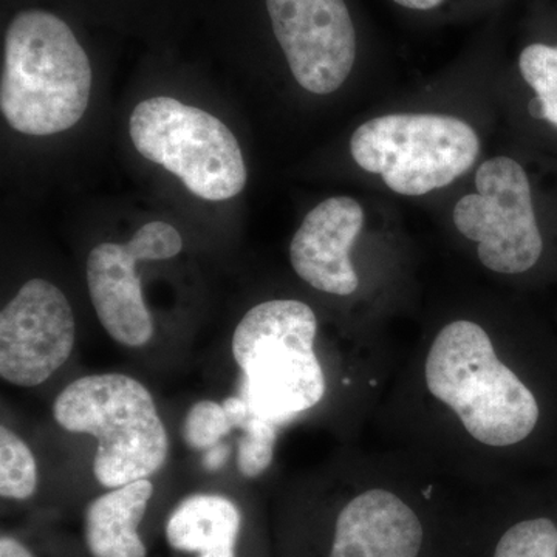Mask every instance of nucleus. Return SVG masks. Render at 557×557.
Returning a JSON list of instances; mask_svg holds the SVG:
<instances>
[{
  "label": "nucleus",
  "instance_id": "8",
  "mask_svg": "<svg viewBox=\"0 0 557 557\" xmlns=\"http://www.w3.org/2000/svg\"><path fill=\"white\" fill-rule=\"evenodd\" d=\"M75 341L67 296L46 278H32L0 313V376L13 386H39L69 361Z\"/></svg>",
  "mask_w": 557,
  "mask_h": 557
},
{
  "label": "nucleus",
  "instance_id": "3",
  "mask_svg": "<svg viewBox=\"0 0 557 557\" xmlns=\"http://www.w3.org/2000/svg\"><path fill=\"white\" fill-rule=\"evenodd\" d=\"M317 333V314L295 299L267 300L240 319L231 350L251 417L278 426L321 403L325 376Z\"/></svg>",
  "mask_w": 557,
  "mask_h": 557
},
{
  "label": "nucleus",
  "instance_id": "20",
  "mask_svg": "<svg viewBox=\"0 0 557 557\" xmlns=\"http://www.w3.org/2000/svg\"><path fill=\"white\" fill-rule=\"evenodd\" d=\"M127 244L137 252L141 262L175 258L183 248L178 231L166 222L146 223Z\"/></svg>",
  "mask_w": 557,
  "mask_h": 557
},
{
  "label": "nucleus",
  "instance_id": "17",
  "mask_svg": "<svg viewBox=\"0 0 557 557\" xmlns=\"http://www.w3.org/2000/svg\"><path fill=\"white\" fill-rule=\"evenodd\" d=\"M494 557H557V527L549 519L516 523L498 541Z\"/></svg>",
  "mask_w": 557,
  "mask_h": 557
},
{
  "label": "nucleus",
  "instance_id": "24",
  "mask_svg": "<svg viewBox=\"0 0 557 557\" xmlns=\"http://www.w3.org/2000/svg\"><path fill=\"white\" fill-rule=\"evenodd\" d=\"M394 2L410 10H432L438 7L443 0H394Z\"/></svg>",
  "mask_w": 557,
  "mask_h": 557
},
{
  "label": "nucleus",
  "instance_id": "7",
  "mask_svg": "<svg viewBox=\"0 0 557 557\" xmlns=\"http://www.w3.org/2000/svg\"><path fill=\"white\" fill-rule=\"evenodd\" d=\"M475 188L478 193L468 194L454 208V223L479 245L480 262L502 274L533 269L544 242L525 170L509 157H494L480 164Z\"/></svg>",
  "mask_w": 557,
  "mask_h": 557
},
{
  "label": "nucleus",
  "instance_id": "9",
  "mask_svg": "<svg viewBox=\"0 0 557 557\" xmlns=\"http://www.w3.org/2000/svg\"><path fill=\"white\" fill-rule=\"evenodd\" d=\"M271 24L300 87L330 95L346 83L357 35L344 0H267Z\"/></svg>",
  "mask_w": 557,
  "mask_h": 557
},
{
  "label": "nucleus",
  "instance_id": "23",
  "mask_svg": "<svg viewBox=\"0 0 557 557\" xmlns=\"http://www.w3.org/2000/svg\"><path fill=\"white\" fill-rule=\"evenodd\" d=\"M0 557H35L30 549L17 542L16 539L2 536L0 539Z\"/></svg>",
  "mask_w": 557,
  "mask_h": 557
},
{
  "label": "nucleus",
  "instance_id": "11",
  "mask_svg": "<svg viewBox=\"0 0 557 557\" xmlns=\"http://www.w3.org/2000/svg\"><path fill=\"white\" fill-rule=\"evenodd\" d=\"M139 260L129 244H101L87 259L91 306L110 338L124 347H143L152 339L153 318L143 296Z\"/></svg>",
  "mask_w": 557,
  "mask_h": 557
},
{
  "label": "nucleus",
  "instance_id": "1",
  "mask_svg": "<svg viewBox=\"0 0 557 557\" xmlns=\"http://www.w3.org/2000/svg\"><path fill=\"white\" fill-rule=\"evenodd\" d=\"M89 57L67 24L49 11L27 10L5 36L0 110L25 135L72 129L90 101Z\"/></svg>",
  "mask_w": 557,
  "mask_h": 557
},
{
  "label": "nucleus",
  "instance_id": "10",
  "mask_svg": "<svg viewBox=\"0 0 557 557\" xmlns=\"http://www.w3.org/2000/svg\"><path fill=\"white\" fill-rule=\"evenodd\" d=\"M364 225V209L351 197H330L311 209L289 244V262L304 282L322 293L354 295L357 270L350 249Z\"/></svg>",
  "mask_w": 557,
  "mask_h": 557
},
{
  "label": "nucleus",
  "instance_id": "4",
  "mask_svg": "<svg viewBox=\"0 0 557 557\" xmlns=\"http://www.w3.org/2000/svg\"><path fill=\"white\" fill-rule=\"evenodd\" d=\"M54 421L98 440L94 474L109 490L157 474L170 437L145 384L124 373H98L70 383L54 398Z\"/></svg>",
  "mask_w": 557,
  "mask_h": 557
},
{
  "label": "nucleus",
  "instance_id": "5",
  "mask_svg": "<svg viewBox=\"0 0 557 557\" xmlns=\"http://www.w3.org/2000/svg\"><path fill=\"white\" fill-rule=\"evenodd\" d=\"M355 163L388 189L417 197L445 188L471 170L480 141L456 116L392 113L359 126L350 139Z\"/></svg>",
  "mask_w": 557,
  "mask_h": 557
},
{
  "label": "nucleus",
  "instance_id": "21",
  "mask_svg": "<svg viewBox=\"0 0 557 557\" xmlns=\"http://www.w3.org/2000/svg\"><path fill=\"white\" fill-rule=\"evenodd\" d=\"M223 409H225L226 417H228L231 426L233 429L244 428L247 423L248 418L251 417L247 401L242 397H228L222 403Z\"/></svg>",
  "mask_w": 557,
  "mask_h": 557
},
{
  "label": "nucleus",
  "instance_id": "22",
  "mask_svg": "<svg viewBox=\"0 0 557 557\" xmlns=\"http://www.w3.org/2000/svg\"><path fill=\"white\" fill-rule=\"evenodd\" d=\"M230 457L228 445L219 443L214 448L208 449L207 456H205L203 467L208 472H218L219 469L223 468Z\"/></svg>",
  "mask_w": 557,
  "mask_h": 557
},
{
  "label": "nucleus",
  "instance_id": "12",
  "mask_svg": "<svg viewBox=\"0 0 557 557\" xmlns=\"http://www.w3.org/2000/svg\"><path fill=\"white\" fill-rule=\"evenodd\" d=\"M423 536L408 504L391 491L369 490L339 512L330 557H418Z\"/></svg>",
  "mask_w": 557,
  "mask_h": 557
},
{
  "label": "nucleus",
  "instance_id": "18",
  "mask_svg": "<svg viewBox=\"0 0 557 557\" xmlns=\"http://www.w3.org/2000/svg\"><path fill=\"white\" fill-rule=\"evenodd\" d=\"M242 431L244 435L237 446V468L244 478L258 479L273 463L277 424L249 417Z\"/></svg>",
  "mask_w": 557,
  "mask_h": 557
},
{
  "label": "nucleus",
  "instance_id": "25",
  "mask_svg": "<svg viewBox=\"0 0 557 557\" xmlns=\"http://www.w3.org/2000/svg\"><path fill=\"white\" fill-rule=\"evenodd\" d=\"M200 557H236L234 556V549H219V552L205 553Z\"/></svg>",
  "mask_w": 557,
  "mask_h": 557
},
{
  "label": "nucleus",
  "instance_id": "2",
  "mask_svg": "<svg viewBox=\"0 0 557 557\" xmlns=\"http://www.w3.org/2000/svg\"><path fill=\"white\" fill-rule=\"evenodd\" d=\"M424 376L432 397L449 406L483 445H518L536 428V397L498 359L490 335L475 322L454 321L442 329Z\"/></svg>",
  "mask_w": 557,
  "mask_h": 557
},
{
  "label": "nucleus",
  "instance_id": "19",
  "mask_svg": "<svg viewBox=\"0 0 557 557\" xmlns=\"http://www.w3.org/2000/svg\"><path fill=\"white\" fill-rule=\"evenodd\" d=\"M233 431L225 409L211 399L196 403L183 421L182 435L190 449L208 450Z\"/></svg>",
  "mask_w": 557,
  "mask_h": 557
},
{
  "label": "nucleus",
  "instance_id": "15",
  "mask_svg": "<svg viewBox=\"0 0 557 557\" xmlns=\"http://www.w3.org/2000/svg\"><path fill=\"white\" fill-rule=\"evenodd\" d=\"M38 487V467L27 443L5 424L0 426V496L27 500Z\"/></svg>",
  "mask_w": 557,
  "mask_h": 557
},
{
  "label": "nucleus",
  "instance_id": "6",
  "mask_svg": "<svg viewBox=\"0 0 557 557\" xmlns=\"http://www.w3.org/2000/svg\"><path fill=\"white\" fill-rule=\"evenodd\" d=\"M135 149L200 199H233L247 185L239 141L219 119L175 98L139 102L129 121Z\"/></svg>",
  "mask_w": 557,
  "mask_h": 557
},
{
  "label": "nucleus",
  "instance_id": "16",
  "mask_svg": "<svg viewBox=\"0 0 557 557\" xmlns=\"http://www.w3.org/2000/svg\"><path fill=\"white\" fill-rule=\"evenodd\" d=\"M520 73L536 91L541 119L557 127V47L533 44L520 53Z\"/></svg>",
  "mask_w": 557,
  "mask_h": 557
},
{
  "label": "nucleus",
  "instance_id": "14",
  "mask_svg": "<svg viewBox=\"0 0 557 557\" xmlns=\"http://www.w3.org/2000/svg\"><path fill=\"white\" fill-rule=\"evenodd\" d=\"M239 508L223 496L194 494L180 502L166 523V539L178 552L234 549L240 534Z\"/></svg>",
  "mask_w": 557,
  "mask_h": 557
},
{
  "label": "nucleus",
  "instance_id": "13",
  "mask_svg": "<svg viewBox=\"0 0 557 557\" xmlns=\"http://www.w3.org/2000/svg\"><path fill=\"white\" fill-rule=\"evenodd\" d=\"M153 485L149 479L115 487L95 498L84 520L87 548L94 557H146L138 536Z\"/></svg>",
  "mask_w": 557,
  "mask_h": 557
}]
</instances>
